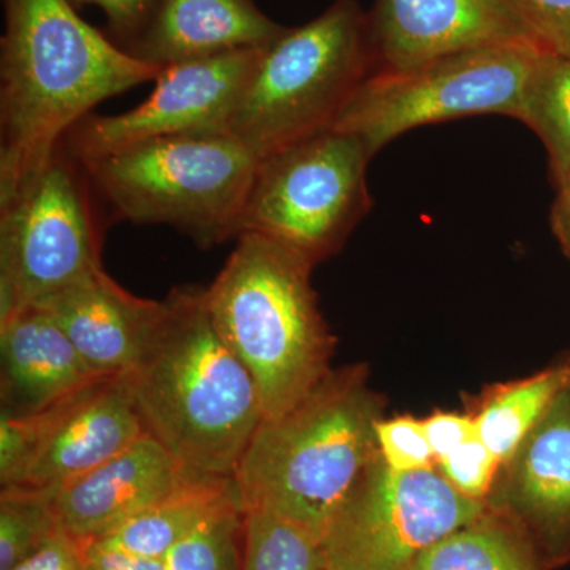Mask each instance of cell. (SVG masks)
<instances>
[{
  "label": "cell",
  "instance_id": "23",
  "mask_svg": "<svg viewBox=\"0 0 570 570\" xmlns=\"http://www.w3.org/2000/svg\"><path fill=\"white\" fill-rule=\"evenodd\" d=\"M321 540L268 510L245 512L242 570H325Z\"/></svg>",
  "mask_w": 570,
  "mask_h": 570
},
{
  "label": "cell",
  "instance_id": "28",
  "mask_svg": "<svg viewBox=\"0 0 570 570\" xmlns=\"http://www.w3.org/2000/svg\"><path fill=\"white\" fill-rule=\"evenodd\" d=\"M543 48L570 58V0H519Z\"/></svg>",
  "mask_w": 570,
  "mask_h": 570
},
{
  "label": "cell",
  "instance_id": "2",
  "mask_svg": "<svg viewBox=\"0 0 570 570\" xmlns=\"http://www.w3.org/2000/svg\"><path fill=\"white\" fill-rule=\"evenodd\" d=\"M146 433L189 480H234L265 411L254 377L217 332L205 288L178 287L127 374Z\"/></svg>",
  "mask_w": 570,
  "mask_h": 570
},
{
  "label": "cell",
  "instance_id": "7",
  "mask_svg": "<svg viewBox=\"0 0 570 570\" xmlns=\"http://www.w3.org/2000/svg\"><path fill=\"white\" fill-rule=\"evenodd\" d=\"M539 43L456 52L414 69L374 71L333 129L355 135L373 157L400 135L480 115L520 118L524 92L546 58Z\"/></svg>",
  "mask_w": 570,
  "mask_h": 570
},
{
  "label": "cell",
  "instance_id": "30",
  "mask_svg": "<svg viewBox=\"0 0 570 570\" xmlns=\"http://www.w3.org/2000/svg\"><path fill=\"white\" fill-rule=\"evenodd\" d=\"M422 423L436 463L475 438L474 422L469 414L436 411L422 419Z\"/></svg>",
  "mask_w": 570,
  "mask_h": 570
},
{
  "label": "cell",
  "instance_id": "18",
  "mask_svg": "<svg viewBox=\"0 0 570 570\" xmlns=\"http://www.w3.org/2000/svg\"><path fill=\"white\" fill-rule=\"evenodd\" d=\"M285 29L253 0H159L145 31L127 51L168 67L224 52L262 50Z\"/></svg>",
  "mask_w": 570,
  "mask_h": 570
},
{
  "label": "cell",
  "instance_id": "27",
  "mask_svg": "<svg viewBox=\"0 0 570 570\" xmlns=\"http://www.w3.org/2000/svg\"><path fill=\"white\" fill-rule=\"evenodd\" d=\"M376 434L379 453L389 468L411 472L436 466L422 419L409 415L382 417L379 420Z\"/></svg>",
  "mask_w": 570,
  "mask_h": 570
},
{
  "label": "cell",
  "instance_id": "11",
  "mask_svg": "<svg viewBox=\"0 0 570 570\" xmlns=\"http://www.w3.org/2000/svg\"><path fill=\"white\" fill-rule=\"evenodd\" d=\"M142 434L129 379H97L37 414L2 415L0 485L52 494Z\"/></svg>",
  "mask_w": 570,
  "mask_h": 570
},
{
  "label": "cell",
  "instance_id": "29",
  "mask_svg": "<svg viewBox=\"0 0 570 570\" xmlns=\"http://www.w3.org/2000/svg\"><path fill=\"white\" fill-rule=\"evenodd\" d=\"M70 2L73 7H99L108 18L111 31L121 37L129 48L145 31L159 0H70Z\"/></svg>",
  "mask_w": 570,
  "mask_h": 570
},
{
  "label": "cell",
  "instance_id": "3",
  "mask_svg": "<svg viewBox=\"0 0 570 570\" xmlns=\"http://www.w3.org/2000/svg\"><path fill=\"white\" fill-rule=\"evenodd\" d=\"M382 409L365 367L330 371L295 406L255 431L234 478L243 510L277 513L322 542L379 455Z\"/></svg>",
  "mask_w": 570,
  "mask_h": 570
},
{
  "label": "cell",
  "instance_id": "8",
  "mask_svg": "<svg viewBox=\"0 0 570 570\" xmlns=\"http://www.w3.org/2000/svg\"><path fill=\"white\" fill-rule=\"evenodd\" d=\"M92 190L62 140L0 202V321L104 268Z\"/></svg>",
  "mask_w": 570,
  "mask_h": 570
},
{
  "label": "cell",
  "instance_id": "32",
  "mask_svg": "<svg viewBox=\"0 0 570 570\" xmlns=\"http://www.w3.org/2000/svg\"><path fill=\"white\" fill-rule=\"evenodd\" d=\"M86 570H167L165 560L111 549L99 542L80 543Z\"/></svg>",
  "mask_w": 570,
  "mask_h": 570
},
{
  "label": "cell",
  "instance_id": "17",
  "mask_svg": "<svg viewBox=\"0 0 570 570\" xmlns=\"http://www.w3.org/2000/svg\"><path fill=\"white\" fill-rule=\"evenodd\" d=\"M2 415L37 414L100 379L39 306L0 321Z\"/></svg>",
  "mask_w": 570,
  "mask_h": 570
},
{
  "label": "cell",
  "instance_id": "13",
  "mask_svg": "<svg viewBox=\"0 0 570 570\" xmlns=\"http://www.w3.org/2000/svg\"><path fill=\"white\" fill-rule=\"evenodd\" d=\"M367 21L374 71L499 45H540L519 0H376Z\"/></svg>",
  "mask_w": 570,
  "mask_h": 570
},
{
  "label": "cell",
  "instance_id": "22",
  "mask_svg": "<svg viewBox=\"0 0 570 570\" xmlns=\"http://www.w3.org/2000/svg\"><path fill=\"white\" fill-rule=\"evenodd\" d=\"M519 121L538 135L549 156L550 175L570 165V58L547 52L532 75Z\"/></svg>",
  "mask_w": 570,
  "mask_h": 570
},
{
  "label": "cell",
  "instance_id": "34",
  "mask_svg": "<svg viewBox=\"0 0 570 570\" xmlns=\"http://www.w3.org/2000/svg\"><path fill=\"white\" fill-rule=\"evenodd\" d=\"M566 360H568L569 367H570V354H569L568 356H566ZM568 390H569V392H570V379H569Z\"/></svg>",
  "mask_w": 570,
  "mask_h": 570
},
{
  "label": "cell",
  "instance_id": "16",
  "mask_svg": "<svg viewBox=\"0 0 570 570\" xmlns=\"http://www.w3.org/2000/svg\"><path fill=\"white\" fill-rule=\"evenodd\" d=\"M94 373L127 376L140 363L164 313L163 302L140 298L104 268L40 299Z\"/></svg>",
  "mask_w": 570,
  "mask_h": 570
},
{
  "label": "cell",
  "instance_id": "4",
  "mask_svg": "<svg viewBox=\"0 0 570 570\" xmlns=\"http://www.w3.org/2000/svg\"><path fill=\"white\" fill-rule=\"evenodd\" d=\"M314 266L266 236L243 234L205 288L214 325L254 377L265 419L295 406L332 371L335 337L311 284Z\"/></svg>",
  "mask_w": 570,
  "mask_h": 570
},
{
  "label": "cell",
  "instance_id": "14",
  "mask_svg": "<svg viewBox=\"0 0 570 570\" xmlns=\"http://www.w3.org/2000/svg\"><path fill=\"white\" fill-rule=\"evenodd\" d=\"M487 504L509 513L551 560L570 553V392L551 403L508 463Z\"/></svg>",
  "mask_w": 570,
  "mask_h": 570
},
{
  "label": "cell",
  "instance_id": "31",
  "mask_svg": "<svg viewBox=\"0 0 570 570\" xmlns=\"http://www.w3.org/2000/svg\"><path fill=\"white\" fill-rule=\"evenodd\" d=\"M13 570H86V566L80 543L61 528L32 557Z\"/></svg>",
  "mask_w": 570,
  "mask_h": 570
},
{
  "label": "cell",
  "instance_id": "12",
  "mask_svg": "<svg viewBox=\"0 0 570 570\" xmlns=\"http://www.w3.org/2000/svg\"><path fill=\"white\" fill-rule=\"evenodd\" d=\"M264 50L224 52L164 67L145 102L121 115L86 116L67 132L63 145L85 163L153 138L228 134Z\"/></svg>",
  "mask_w": 570,
  "mask_h": 570
},
{
  "label": "cell",
  "instance_id": "15",
  "mask_svg": "<svg viewBox=\"0 0 570 570\" xmlns=\"http://www.w3.org/2000/svg\"><path fill=\"white\" fill-rule=\"evenodd\" d=\"M186 480L174 456L151 434L71 480L51 494L59 527L78 543L91 542L181 487Z\"/></svg>",
  "mask_w": 570,
  "mask_h": 570
},
{
  "label": "cell",
  "instance_id": "35",
  "mask_svg": "<svg viewBox=\"0 0 570 570\" xmlns=\"http://www.w3.org/2000/svg\"><path fill=\"white\" fill-rule=\"evenodd\" d=\"M325 570H328V569H325Z\"/></svg>",
  "mask_w": 570,
  "mask_h": 570
},
{
  "label": "cell",
  "instance_id": "25",
  "mask_svg": "<svg viewBox=\"0 0 570 570\" xmlns=\"http://www.w3.org/2000/svg\"><path fill=\"white\" fill-rule=\"evenodd\" d=\"M61 530L51 494L2 489L0 494V570H13Z\"/></svg>",
  "mask_w": 570,
  "mask_h": 570
},
{
  "label": "cell",
  "instance_id": "5",
  "mask_svg": "<svg viewBox=\"0 0 570 570\" xmlns=\"http://www.w3.org/2000/svg\"><path fill=\"white\" fill-rule=\"evenodd\" d=\"M261 159L230 134L170 135L85 160L116 220L168 225L212 249L242 235Z\"/></svg>",
  "mask_w": 570,
  "mask_h": 570
},
{
  "label": "cell",
  "instance_id": "10",
  "mask_svg": "<svg viewBox=\"0 0 570 570\" xmlns=\"http://www.w3.org/2000/svg\"><path fill=\"white\" fill-rule=\"evenodd\" d=\"M487 509L453 489L438 466L400 472L379 453L322 540L326 569L407 570Z\"/></svg>",
  "mask_w": 570,
  "mask_h": 570
},
{
  "label": "cell",
  "instance_id": "24",
  "mask_svg": "<svg viewBox=\"0 0 570 570\" xmlns=\"http://www.w3.org/2000/svg\"><path fill=\"white\" fill-rule=\"evenodd\" d=\"M245 510L238 498L214 509L165 557L167 570H242Z\"/></svg>",
  "mask_w": 570,
  "mask_h": 570
},
{
  "label": "cell",
  "instance_id": "19",
  "mask_svg": "<svg viewBox=\"0 0 570 570\" xmlns=\"http://www.w3.org/2000/svg\"><path fill=\"white\" fill-rule=\"evenodd\" d=\"M569 379L570 367L564 358L530 377L491 385L469 407L475 436L499 463H508L551 403L568 389Z\"/></svg>",
  "mask_w": 570,
  "mask_h": 570
},
{
  "label": "cell",
  "instance_id": "20",
  "mask_svg": "<svg viewBox=\"0 0 570 570\" xmlns=\"http://www.w3.org/2000/svg\"><path fill=\"white\" fill-rule=\"evenodd\" d=\"M232 498H238L234 480H186L156 504L91 542L165 560L202 520Z\"/></svg>",
  "mask_w": 570,
  "mask_h": 570
},
{
  "label": "cell",
  "instance_id": "21",
  "mask_svg": "<svg viewBox=\"0 0 570 570\" xmlns=\"http://www.w3.org/2000/svg\"><path fill=\"white\" fill-rule=\"evenodd\" d=\"M407 570H543L540 550L509 513L490 508L420 554Z\"/></svg>",
  "mask_w": 570,
  "mask_h": 570
},
{
  "label": "cell",
  "instance_id": "26",
  "mask_svg": "<svg viewBox=\"0 0 570 570\" xmlns=\"http://www.w3.org/2000/svg\"><path fill=\"white\" fill-rule=\"evenodd\" d=\"M439 471L459 493L474 501H489L501 463L478 436L436 463Z\"/></svg>",
  "mask_w": 570,
  "mask_h": 570
},
{
  "label": "cell",
  "instance_id": "9",
  "mask_svg": "<svg viewBox=\"0 0 570 570\" xmlns=\"http://www.w3.org/2000/svg\"><path fill=\"white\" fill-rule=\"evenodd\" d=\"M373 159L355 135L330 129L258 163L243 216L257 234L314 265L335 255L373 206L366 170Z\"/></svg>",
  "mask_w": 570,
  "mask_h": 570
},
{
  "label": "cell",
  "instance_id": "1",
  "mask_svg": "<svg viewBox=\"0 0 570 570\" xmlns=\"http://www.w3.org/2000/svg\"><path fill=\"white\" fill-rule=\"evenodd\" d=\"M0 202L39 170L97 105L156 81L164 67L112 45L70 0H3Z\"/></svg>",
  "mask_w": 570,
  "mask_h": 570
},
{
  "label": "cell",
  "instance_id": "6",
  "mask_svg": "<svg viewBox=\"0 0 570 570\" xmlns=\"http://www.w3.org/2000/svg\"><path fill=\"white\" fill-rule=\"evenodd\" d=\"M374 73L367 13L336 0L321 17L265 48L228 134L258 157L333 129L348 100Z\"/></svg>",
  "mask_w": 570,
  "mask_h": 570
},
{
  "label": "cell",
  "instance_id": "33",
  "mask_svg": "<svg viewBox=\"0 0 570 570\" xmlns=\"http://www.w3.org/2000/svg\"><path fill=\"white\" fill-rule=\"evenodd\" d=\"M554 184V200L551 205V230L560 243L562 253L570 261V165L560 174L551 176Z\"/></svg>",
  "mask_w": 570,
  "mask_h": 570
}]
</instances>
